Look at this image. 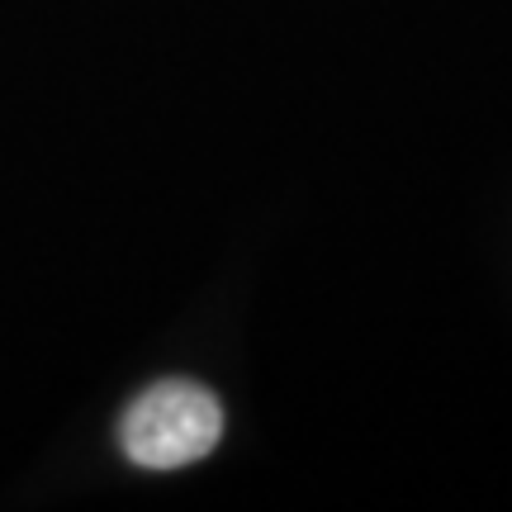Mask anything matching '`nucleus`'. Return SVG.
Returning a JSON list of instances; mask_svg holds the SVG:
<instances>
[{
    "mask_svg": "<svg viewBox=\"0 0 512 512\" xmlns=\"http://www.w3.org/2000/svg\"><path fill=\"white\" fill-rule=\"evenodd\" d=\"M223 437L219 399L195 380H162L133 399L119 422L124 456L143 470H176L209 456Z\"/></svg>",
    "mask_w": 512,
    "mask_h": 512,
    "instance_id": "obj_1",
    "label": "nucleus"
}]
</instances>
